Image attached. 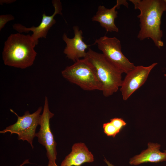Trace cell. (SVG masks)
<instances>
[{"label": "cell", "instance_id": "obj_19", "mask_svg": "<svg viewBox=\"0 0 166 166\" xmlns=\"http://www.w3.org/2000/svg\"><path fill=\"white\" fill-rule=\"evenodd\" d=\"M29 163L30 164V163L29 162V159H27L25 160L24 162L20 165H19V166L18 165L17 166H23L25 164Z\"/></svg>", "mask_w": 166, "mask_h": 166}, {"label": "cell", "instance_id": "obj_20", "mask_svg": "<svg viewBox=\"0 0 166 166\" xmlns=\"http://www.w3.org/2000/svg\"><path fill=\"white\" fill-rule=\"evenodd\" d=\"M104 161L107 164L108 166H114V165L110 163V162L108 161L106 159H105Z\"/></svg>", "mask_w": 166, "mask_h": 166}, {"label": "cell", "instance_id": "obj_2", "mask_svg": "<svg viewBox=\"0 0 166 166\" xmlns=\"http://www.w3.org/2000/svg\"><path fill=\"white\" fill-rule=\"evenodd\" d=\"M37 45L29 34H11L5 42L2 52L4 64L25 69L32 66L37 56Z\"/></svg>", "mask_w": 166, "mask_h": 166}, {"label": "cell", "instance_id": "obj_4", "mask_svg": "<svg viewBox=\"0 0 166 166\" xmlns=\"http://www.w3.org/2000/svg\"><path fill=\"white\" fill-rule=\"evenodd\" d=\"M64 78L81 89L87 91H102L94 68L87 59H80L72 65L66 67L61 72Z\"/></svg>", "mask_w": 166, "mask_h": 166}, {"label": "cell", "instance_id": "obj_10", "mask_svg": "<svg viewBox=\"0 0 166 166\" xmlns=\"http://www.w3.org/2000/svg\"><path fill=\"white\" fill-rule=\"evenodd\" d=\"M73 29L74 34L73 38H68L64 33L62 39L66 45L64 50V53L69 59L75 62L81 58L86 57V50L90 45L86 44L83 41V32L81 30H79L78 26H73Z\"/></svg>", "mask_w": 166, "mask_h": 166}, {"label": "cell", "instance_id": "obj_8", "mask_svg": "<svg viewBox=\"0 0 166 166\" xmlns=\"http://www.w3.org/2000/svg\"><path fill=\"white\" fill-rule=\"evenodd\" d=\"M157 64L154 63L148 66H135L133 69L126 74L120 89L123 100H127L144 84L151 70Z\"/></svg>", "mask_w": 166, "mask_h": 166}, {"label": "cell", "instance_id": "obj_7", "mask_svg": "<svg viewBox=\"0 0 166 166\" xmlns=\"http://www.w3.org/2000/svg\"><path fill=\"white\" fill-rule=\"evenodd\" d=\"M54 114L49 110L48 97L45 96L41 114L39 131L36 133L38 142L43 146L46 151V156L49 161L56 163L57 152L56 143L50 127V119Z\"/></svg>", "mask_w": 166, "mask_h": 166}, {"label": "cell", "instance_id": "obj_18", "mask_svg": "<svg viewBox=\"0 0 166 166\" xmlns=\"http://www.w3.org/2000/svg\"><path fill=\"white\" fill-rule=\"evenodd\" d=\"M47 166H58L56 163H54L51 161H49Z\"/></svg>", "mask_w": 166, "mask_h": 166}, {"label": "cell", "instance_id": "obj_5", "mask_svg": "<svg viewBox=\"0 0 166 166\" xmlns=\"http://www.w3.org/2000/svg\"><path fill=\"white\" fill-rule=\"evenodd\" d=\"M42 109V107L41 106L32 113H30L28 111H27L23 115L20 116L10 109V111L17 116V120L14 124L1 131L0 133H5L10 132V135L14 133L17 134L18 140L26 141L33 148V140L36 137V129L38 126L40 124L41 113Z\"/></svg>", "mask_w": 166, "mask_h": 166}, {"label": "cell", "instance_id": "obj_13", "mask_svg": "<svg viewBox=\"0 0 166 166\" xmlns=\"http://www.w3.org/2000/svg\"><path fill=\"white\" fill-rule=\"evenodd\" d=\"M148 146L147 149L130 159V164L136 165L145 163H156L166 161V151L164 152L160 151V144L149 142Z\"/></svg>", "mask_w": 166, "mask_h": 166}, {"label": "cell", "instance_id": "obj_14", "mask_svg": "<svg viewBox=\"0 0 166 166\" xmlns=\"http://www.w3.org/2000/svg\"><path fill=\"white\" fill-rule=\"evenodd\" d=\"M103 127L104 133L108 136L114 137L120 132L110 122L104 123Z\"/></svg>", "mask_w": 166, "mask_h": 166}, {"label": "cell", "instance_id": "obj_9", "mask_svg": "<svg viewBox=\"0 0 166 166\" xmlns=\"http://www.w3.org/2000/svg\"><path fill=\"white\" fill-rule=\"evenodd\" d=\"M54 8L53 14L50 16H47L44 13L42 14L41 22L37 26H32L27 28L19 23H16L13 26V29L18 33H28L32 32L31 37L37 45L40 38H46L48 32L52 26L55 24L56 21L54 19L55 16L57 14L62 16V6L60 0H53L52 1Z\"/></svg>", "mask_w": 166, "mask_h": 166}, {"label": "cell", "instance_id": "obj_3", "mask_svg": "<svg viewBox=\"0 0 166 166\" xmlns=\"http://www.w3.org/2000/svg\"><path fill=\"white\" fill-rule=\"evenodd\" d=\"M86 57L94 68L97 77L102 85L104 96L108 97L120 87L122 73L110 62L102 53L89 48Z\"/></svg>", "mask_w": 166, "mask_h": 166}, {"label": "cell", "instance_id": "obj_15", "mask_svg": "<svg viewBox=\"0 0 166 166\" xmlns=\"http://www.w3.org/2000/svg\"><path fill=\"white\" fill-rule=\"evenodd\" d=\"M110 122L120 131L126 124V122L121 118H113L110 120Z\"/></svg>", "mask_w": 166, "mask_h": 166}, {"label": "cell", "instance_id": "obj_16", "mask_svg": "<svg viewBox=\"0 0 166 166\" xmlns=\"http://www.w3.org/2000/svg\"><path fill=\"white\" fill-rule=\"evenodd\" d=\"M14 19V17L11 14L2 15L0 16V30L4 27L8 22Z\"/></svg>", "mask_w": 166, "mask_h": 166}, {"label": "cell", "instance_id": "obj_6", "mask_svg": "<svg viewBox=\"0 0 166 166\" xmlns=\"http://www.w3.org/2000/svg\"><path fill=\"white\" fill-rule=\"evenodd\" d=\"M94 44L97 45L105 58L122 73H127L134 68L121 51L120 41L117 38L106 36L96 39Z\"/></svg>", "mask_w": 166, "mask_h": 166}, {"label": "cell", "instance_id": "obj_11", "mask_svg": "<svg viewBox=\"0 0 166 166\" xmlns=\"http://www.w3.org/2000/svg\"><path fill=\"white\" fill-rule=\"evenodd\" d=\"M94 157L83 143L74 144L71 152L62 162L60 166H80L85 163L93 161Z\"/></svg>", "mask_w": 166, "mask_h": 166}, {"label": "cell", "instance_id": "obj_12", "mask_svg": "<svg viewBox=\"0 0 166 166\" xmlns=\"http://www.w3.org/2000/svg\"><path fill=\"white\" fill-rule=\"evenodd\" d=\"M121 5L120 1L118 0L117 1L116 4L110 9L107 8L103 6H99L96 14L92 18V21L99 22L107 32H118L119 29L114 22L118 14L116 9L118 8Z\"/></svg>", "mask_w": 166, "mask_h": 166}, {"label": "cell", "instance_id": "obj_17", "mask_svg": "<svg viewBox=\"0 0 166 166\" xmlns=\"http://www.w3.org/2000/svg\"><path fill=\"white\" fill-rule=\"evenodd\" d=\"M14 1V0H1L0 3L1 5H2L3 3L10 4L13 2Z\"/></svg>", "mask_w": 166, "mask_h": 166}, {"label": "cell", "instance_id": "obj_1", "mask_svg": "<svg viewBox=\"0 0 166 166\" xmlns=\"http://www.w3.org/2000/svg\"><path fill=\"white\" fill-rule=\"evenodd\" d=\"M135 9L140 11L137 17L140 22L137 38L140 40L151 38L155 45L160 48L164 45L160 29L161 19L166 11V0H130Z\"/></svg>", "mask_w": 166, "mask_h": 166}]
</instances>
